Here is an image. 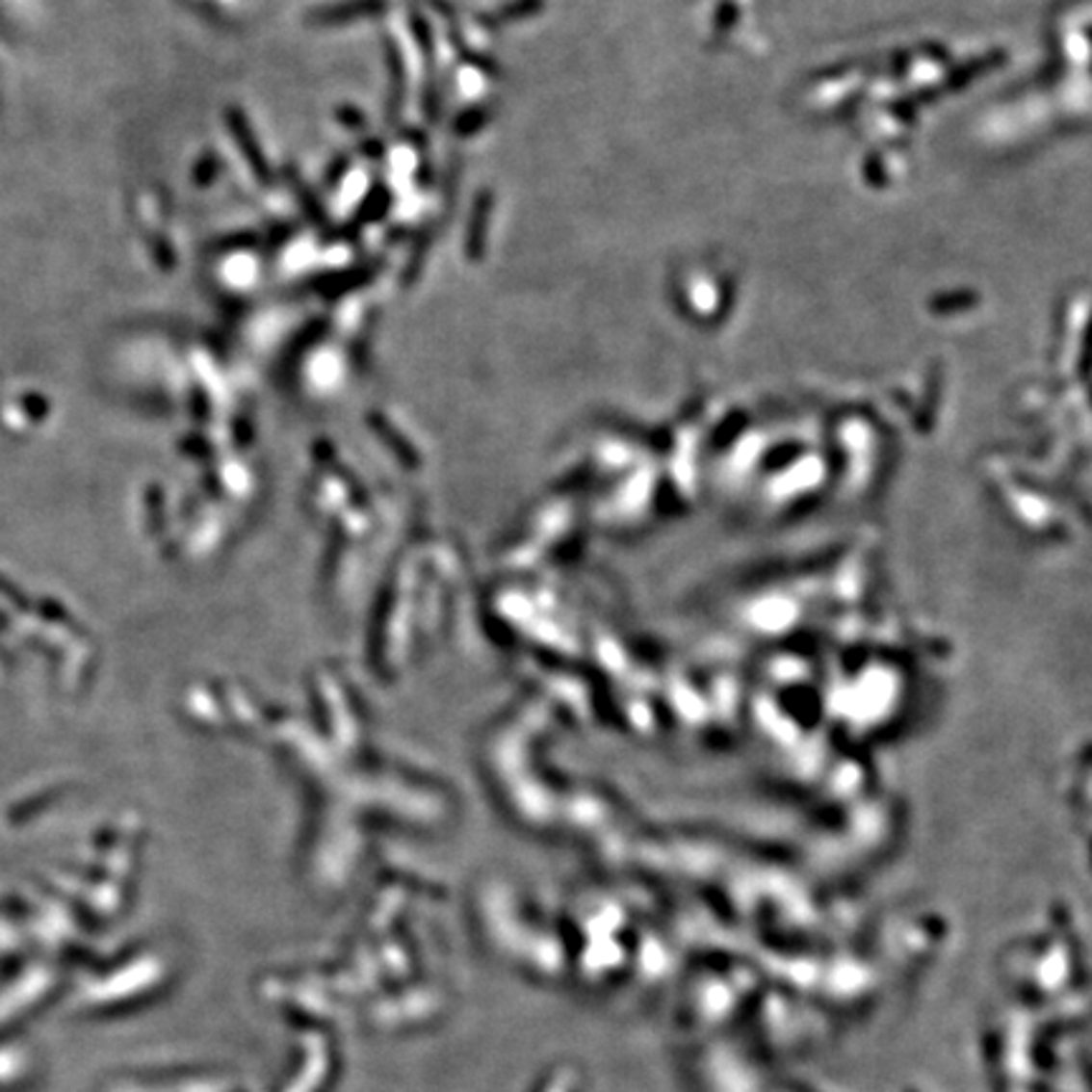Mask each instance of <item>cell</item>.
<instances>
[{"label":"cell","instance_id":"obj_6","mask_svg":"<svg viewBox=\"0 0 1092 1092\" xmlns=\"http://www.w3.org/2000/svg\"><path fill=\"white\" fill-rule=\"evenodd\" d=\"M297 195H299V200H301L303 208H306V213H309V216L314 218V221H322V210L317 208V202H314V197L309 195V190L301 188L299 182H297Z\"/></svg>","mask_w":1092,"mask_h":1092},{"label":"cell","instance_id":"obj_7","mask_svg":"<svg viewBox=\"0 0 1092 1092\" xmlns=\"http://www.w3.org/2000/svg\"><path fill=\"white\" fill-rule=\"evenodd\" d=\"M339 119L347 121L350 127H359V119H362V117L357 115V109H354V107H344V109H339ZM344 121H342V124H344Z\"/></svg>","mask_w":1092,"mask_h":1092},{"label":"cell","instance_id":"obj_1","mask_svg":"<svg viewBox=\"0 0 1092 1092\" xmlns=\"http://www.w3.org/2000/svg\"><path fill=\"white\" fill-rule=\"evenodd\" d=\"M384 8H387V0H347L339 6L311 11L309 23H314V26H344V23H354L357 18H367V15H379Z\"/></svg>","mask_w":1092,"mask_h":1092},{"label":"cell","instance_id":"obj_2","mask_svg":"<svg viewBox=\"0 0 1092 1092\" xmlns=\"http://www.w3.org/2000/svg\"><path fill=\"white\" fill-rule=\"evenodd\" d=\"M228 119H230V132H233V137H236V142H238V149H241L243 157L248 160L250 169H253V175H256L258 180L263 182V185H269V182H271L269 162H266V155H263L261 147L256 144V137H253V132H250L248 119H246V117H243L238 109H230Z\"/></svg>","mask_w":1092,"mask_h":1092},{"label":"cell","instance_id":"obj_5","mask_svg":"<svg viewBox=\"0 0 1092 1092\" xmlns=\"http://www.w3.org/2000/svg\"><path fill=\"white\" fill-rule=\"evenodd\" d=\"M485 119H488V115H483V112H476V109H471V112H463V115L458 117V121H455V132H458L460 137L463 135H473V132H479L481 127L485 124Z\"/></svg>","mask_w":1092,"mask_h":1092},{"label":"cell","instance_id":"obj_4","mask_svg":"<svg viewBox=\"0 0 1092 1092\" xmlns=\"http://www.w3.org/2000/svg\"><path fill=\"white\" fill-rule=\"evenodd\" d=\"M541 8H544V0H513L508 6L499 8L491 20H499V23H513V20L529 18V15L539 13Z\"/></svg>","mask_w":1092,"mask_h":1092},{"label":"cell","instance_id":"obj_3","mask_svg":"<svg viewBox=\"0 0 1092 1092\" xmlns=\"http://www.w3.org/2000/svg\"><path fill=\"white\" fill-rule=\"evenodd\" d=\"M491 208H493L491 193L485 190V193H481V195L476 197V202H473L471 225H468V233H465V253H468V258H471V261H479V258L483 256L485 233H488V218H491Z\"/></svg>","mask_w":1092,"mask_h":1092}]
</instances>
